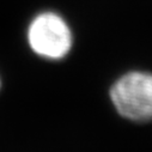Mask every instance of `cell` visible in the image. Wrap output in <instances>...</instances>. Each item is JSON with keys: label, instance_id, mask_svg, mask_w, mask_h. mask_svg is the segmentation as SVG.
<instances>
[{"label": "cell", "instance_id": "cell-1", "mask_svg": "<svg viewBox=\"0 0 152 152\" xmlns=\"http://www.w3.org/2000/svg\"><path fill=\"white\" fill-rule=\"evenodd\" d=\"M109 96L122 118L141 124L152 121V73L132 71L121 75Z\"/></svg>", "mask_w": 152, "mask_h": 152}, {"label": "cell", "instance_id": "cell-2", "mask_svg": "<svg viewBox=\"0 0 152 152\" xmlns=\"http://www.w3.org/2000/svg\"><path fill=\"white\" fill-rule=\"evenodd\" d=\"M28 42L35 54L48 60H60L72 49L73 34L60 15L48 11L37 15L30 23Z\"/></svg>", "mask_w": 152, "mask_h": 152}, {"label": "cell", "instance_id": "cell-3", "mask_svg": "<svg viewBox=\"0 0 152 152\" xmlns=\"http://www.w3.org/2000/svg\"><path fill=\"white\" fill-rule=\"evenodd\" d=\"M0 86H1V82H0Z\"/></svg>", "mask_w": 152, "mask_h": 152}]
</instances>
